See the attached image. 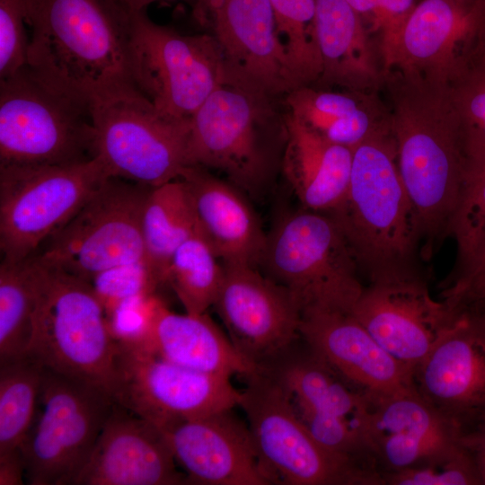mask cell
Listing matches in <instances>:
<instances>
[{
	"label": "cell",
	"instance_id": "cell-1",
	"mask_svg": "<svg viewBox=\"0 0 485 485\" xmlns=\"http://www.w3.org/2000/svg\"><path fill=\"white\" fill-rule=\"evenodd\" d=\"M382 93L398 170L419 224L421 257L429 260L451 235L467 180L462 127L448 84L389 70Z\"/></svg>",
	"mask_w": 485,
	"mask_h": 485
},
{
	"label": "cell",
	"instance_id": "cell-2",
	"mask_svg": "<svg viewBox=\"0 0 485 485\" xmlns=\"http://www.w3.org/2000/svg\"><path fill=\"white\" fill-rule=\"evenodd\" d=\"M24 1L27 66L43 83L88 106L134 85L130 13L110 0Z\"/></svg>",
	"mask_w": 485,
	"mask_h": 485
},
{
	"label": "cell",
	"instance_id": "cell-3",
	"mask_svg": "<svg viewBox=\"0 0 485 485\" xmlns=\"http://www.w3.org/2000/svg\"><path fill=\"white\" fill-rule=\"evenodd\" d=\"M329 215L367 279L419 268L420 232L392 134L370 138L353 150L346 196Z\"/></svg>",
	"mask_w": 485,
	"mask_h": 485
},
{
	"label": "cell",
	"instance_id": "cell-4",
	"mask_svg": "<svg viewBox=\"0 0 485 485\" xmlns=\"http://www.w3.org/2000/svg\"><path fill=\"white\" fill-rule=\"evenodd\" d=\"M31 258L36 301L26 356L46 369L97 384L111 394L119 344L91 283L39 255Z\"/></svg>",
	"mask_w": 485,
	"mask_h": 485
},
{
	"label": "cell",
	"instance_id": "cell-5",
	"mask_svg": "<svg viewBox=\"0 0 485 485\" xmlns=\"http://www.w3.org/2000/svg\"><path fill=\"white\" fill-rule=\"evenodd\" d=\"M243 379L239 407L269 484L384 485L378 471L322 446L299 418L291 393L265 368Z\"/></svg>",
	"mask_w": 485,
	"mask_h": 485
},
{
	"label": "cell",
	"instance_id": "cell-6",
	"mask_svg": "<svg viewBox=\"0 0 485 485\" xmlns=\"http://www.w3.org/2000/svg\"><path fill=\"white\" fill-rule=\"evenodd\" d=\"M308 311L350 312L362 293L357 262L336 221L301 207L266 236L260 266Z\"/></svg>",
	"mask_w": 485,
	"mask_h": 485
},
{
	"label": "cell",
	"instance_id": "cell-7",
	"mask_svg": "<svg viewBox=\"0 0 485 485\" xmlns=\"http://www.w3.org/2000/svg\"><path fill=\"white\" fill-rule=\"evenodd\" d=\"M89 110L94 157L110 177L154 188L189 166L190 119L162 114L134 85L93 101Z\"/></svg>",
	"mask_w": 485,
	"mask_h": 485
},
{
	"label": "cell",
	"instance_id": "cell-8",
	"mask_svg": "<svg viewBox=\"0 0 485 485\" xmlns=\"http://www.w3.org/2000/svg\"><path fill=\"white\" fill-rule=\"evenodd\" d=\"M110 178L98 157L70 164H0L3 260L32 256Z\"/></svg>",
	"mask_w": 485,
	"mask_h": 485
},
{
	"label": "cell",
	"instance_id": "cell-9",
	"mask_svg": "<svg viewBox=\"0 0 485 485\" xmlns=\"http://www.w3.org/2000/svg\"><path fill=\"white\" fill-rule=\"evenodd\" d=\"M94 157L89 106L28 66L0 80V164H70Z\"/></svg>",
	"mask_w": 485,
	"mask_h": 485
},
{
	"label": "cell",
	"instance_id": "cell-10",
	"mask_svg": "<svg viewBox=\"0 0 485 485\" xmlns=\"http://www.w3.org/2000/svg\"><path fill=\"white\" fill-rule=\"evenodd\" d=\"M40 402L21 451L30 485H73L115 401L103 387L44 368Z\"/></svg>",
	"mask_w": 485,
	"mask_h": 485
},
{
	"label": "cell",
	"instance_id": "cell-11",
	"mask_svg": "<svg viewBox=\"0 0 485 485\" xmlns=\"http://www.w3.org/2000/svg\"><path fill=\"white\" fill-rule=\"evenodd\" d=\"M129 58L135 87L163 115L190 119L226 81L223 59L208 33L185 35L129 14Z\"/></svg>",
	"mask_w": 485,
	"mask_h": 485
},
{
	"label": "cell",
	"instance_id": "cell-12",
	"mask_svg": "<svg viewBox=\"0 0 485 485\" xmlns=\"http://www.w3.org/2000/svg\"><path fill=\"white\" fill-rule=\"evenodd\" d=\"M150 189L110 177L39 257L87 281L110 268L145 260L142 212Z\"/></svg>",
	"mask_w": 485,
	"mask_h": 485
},
{
	"label": "cell",
	"instance_id": "cell-13",
	"mask_svg": "<svg viewBox=\"0 0 485 485\" xmlns=\"http://www.w3.org/2000/svg\"><path fill=\"white\" fill-rule=\"evenodd\" d=\"M118 344L111 395L160 429L239 407L242 391L231 377L179 366L139 344Z\"/></svg>",
	"mask_w": 485,
	"mask_h": 485
},
{
	"label": "cell",
	"instance_id": "cell-14",
	"mask_svg": "<svg viewBox=\"0 0 485 485\" xmlns=\"http://www.w3.org/2000/svg\"><path fill=\"white\" fill-rule=\"evenodd\" d=\"M269 100L230 82L218 85L190 119L189 166L218 170L241 190L256 192L267 173L260 128Z\"/></svg>",
	"mask_w": 485,
	"mask_h": 485
},
{
	"label": "cell",
	"instance_id": "cell-15",
	"mask_svg": "<svg viewBox=\"0 0 485 485\" xmlns=\"http://www.w3.org/2000/svg\"><path fill=\"white\" fill-rule=\"evenodd\" d=\"M195 14L216 42L225 82L269 99L300 87L269 0H197Z\"/></svg>",
	"mask_w": 485,
	"mask_h": 485
},
{
	"label": "cell",
	"instance_id": "cell-16",
	"mask_svg": "<svg viewBox=\"0 0 485 485\" xmlns=\"http://www.w3.org/2000/svg\"><path fill=\"white\" fill-rule=\"evenodd\" d=\"M350 313L412 373L456 318L420 268L369 278Z\"/></svg>",
	"mask_w": 485,
	"mask_h": 485
},
{
	"label": "cell",
	"instance_id": "cell-17",
	"mask_svg": "<svg viewBox=\"0 0 485 485\" xmlns=\"http://www.w3.org/2000/svg\"><path fill=\"white\" fill-rule=\"evenodd\" d=\"M223 266V280L213 307L236 349L261 366L300 339L301 307L288 290L258 268Z\"/></svg>",
	"mask_w": 485,
	"mask_h": 485
},
{
	"label": "cell",
	"instance_id": "cell-18",
	"mask_svg": "<svg viewBox=\"0 0 485 485\" xmlns=\"http://www.w3.org/2000/svg\"><path fill=\"white\" fill-rule=\"evenodd\" d=\"M416 392L463 435L485 424V316L456 318L414 368Z\"/></svg>",
	"mask_w": 485,
	"mask_h": 485
},
{
	"label": "cell",
	"instance_id": "cell-19",
	"mask_svg": "<svg viewBox=\"0 0 485 485\" xmlns=\"http://www.w3.org/2000/svg\"><path fill=\"white\" fill-rule=\"evenodd\" d=\"M484 13L478 0H421L384 61L385 73L448 84L463 71Z\"/></svg>",
	"mask_w": 485,
	"mask_h": 485
},
{
	"label": "cell",
	"instance_id": "cell-20",
	"mask_svg": "<svg viewBox=\"0 0 485 485\" xmlns=\"http://www.w3.org/2000/svg\"><path fill=\"white\" fill-rule=\"evenodd\" d=\"M299 334L313 352L366 395L414 389L411 370L382 347L350 312H305Z\"/></svg>",
	"mask_w": 485,
	"mask_h": 485
},
{
	"label": "cell",
	"instance_id": "cell-21",
	"mask_svg": "<svg viewBox=\"0 0 485 485\" xmlns=\"http://www.w3.org/2000/svg\"><path fill=\"white\" fill-rule=\"evenodd\" d=\"M162 429L124 407L113 409L73 485H181Z\"/></svg>",
	"mask_w": 485,
	"mask_h": 485
},
{
	"label": "cell",
	"instance_id": "cell-22",
	"mask_svg": "<svg viewBox=\"0 0 485 485\" xmlns=\"http://www.w3.org/2000/svg\"><path fill=\"white\" fill-rule=\"evenodd\" d=\"M234 409L162 429L187 484L269 485L248 424Z\"/></svg>",
	"mask_w": 485,
	"mask_h": 485
},
{
	"label": "cell",
	"instance_id": "cell-23",
	"mask_svg": "<svg viewBox=\"0 0 485 485\" xmlns=\"http://www.w3.org/2000/svg\"><path fill=\"white\" fill-rule=\"evenodd\" d=\"M366 396L370 443L383 477L408 468L463 438V432L415 389Z\"/></svg>",
	"mask_w": 485,
	"mask_h": 485
},
{
	"label": "cell",
	"instance_id": "cell-24",
	"mask_svg": "<svg viewBox=\"0 0 485 485\" xmlns=\"http://www.w3.org/2000/svg\"><path fill=\"white\" fill-rule=\"evenodd\" d=\"M179 179L190 196L199 234L222 263L258 268L267 234L242 190L196 165L185 167Z\"/></svg>",
	"mask_w": 485,
	"mask_h": 485
},
{
	"label": "cell",
	"instance_id": "cell-25",
	"mask_svg": "<svg viewBox=\"0 0 485 485\" xmlns=\"http://www.w3.org/2000/svg\"><path fill=\"white\" fill-rule=\"evenodd\" d=\"M320 87L382 93L385 72L376 40L346 0H315Z\"/></svg>",
	"mask_w": 485,
	"mask_h": 485
},
{
	"label": "cell",
	"instance_id": "cell-26",
	"mask_svg": "<svg viewBox=\"0 0 485 485\" xmlns=\"http://www.w3.org/2000/svg\"><path fill=\"white\" fill-rule=\"evenodd\" d=\"M138 344L167 361L207 374L243 378L260 367L236 349L207 313H177L160 298L147 335Z\"/></svg>",
	"mask_w": 485,
	"mask_h": 485
},
{
	"label": "cell",
	"instance_id": "cell-27",
	"mask_svg": "<svg viewBox=\"0 0 485 485\" xmlns=\"http://www.w3.org/2000/svg\"><path fill=\"white\" fill-rule=\"evenodd\" d=\"M283 171L303 208L331 213L346 196L353 150L319 136L287 114Z\"/></svg>",
	"mask_w": 485,
	"mask_h": 485
},
{
	"label": "cell",
	"instance_id": "cell-28",
	"mask_svg": "<svg viewBox=\"0 0 485 485\" xmlns=\"http://www.w3.org/2000/svg\"><path fill=\"white\" fill-rule=\"evenodd\" d=\"M300 86L287 94L288 114L337 145L354 150L365 141L392 134L382 93Z\"/></svg>",
	"mask_w": 485,
	"mask_h": 485
},
{
	"label": "cell",
	"instance_id": "cell-29",
	"mask_svg": "<svg viewBox=\"0 0 485 485\" xmlns=\"http://www.w3.org/2000/svg\"><path fill=\"white\" fill-rule=\"evenodd\" d=\"M261 367L288 390L296 406L321 414L369 421L366 394L346 382L301 338Z\"/></svg>",
	"mask_w": 485,
	"mask_h": 485
},
{
	"label": "cell",
	"instance_id": "cell-30",
	"mask_svg": "<svg viewBox=\"0 0 485 485\" xmlns=\"http://www.w3.org/2000/svg\"><path fill=\"white\" fill-rule=\"evenodd\" d=\"M198 233L191 198L181 179L149 190L142 212L145 260L159 285L165 283L174 251Z\"/></svg>",
	"mask_w": 485,
	"mask_h": 485
},
{
	"label": "cell",
	"instance_id": "cell-31",
	"mask_svg": "<svg viewBox=\"0 0 485 485\" xmlns=\"http://www.w3.org/2000/svg\"><path fill=\"white\" fill-rule=\"evenodd\" d=\"M36 291L31 256L0 265V364L26 356L32 335Z\"/></svg>",
	"mask_w": 485,
	"mask_h": 485
},
{
	"label": "cell",
	"instance_id": "cell-32",
	"mask_svg": "<svg viewBox=\"0 0 485 485\" xmlns=\"http://www.w3.org/2000/svg\"><path fill=\"white\" fill-rule=\"evenodd\" d=\"M44 367L31 357L0 364V456L21 448L37 414Z\"/></svg>",
	"mask_w": 485,
	"mask_h": 485
},
{
	"label": "cell",
	"instance_id": "cell-33",
	"mask_svg": "<svg viewBox=\"0 0 485 485\" xmlns=\"http://www.w3.org/2000/svg\"><path fill=\"white\" fill-rule=\"evenodd\" d=\"M198 233L174 251L165 276L186 313L200 314L213 306L218 294L224 266Z\"/></svg>",
	"mask_w": 485,
	"mask_h": 485
},
{
	"label": "cell",
	"instance_id": "cell-34",
	"mask_svg": "<svg viewBox=\"0 0 485 485\" xmlns=\"http://www.w3.org/2000/svg\"><path fill=\"white\" fill-rule=\"evenodd\" d=\"M278 36L300 86L316 84L322 61L315 26V0H269Z\"/></svg>",
	"mask_w": 485,
	"mask_h": 485
},
{
	"label": "cell",
	"instance_id": "cell-35",
	"mask_svg": "<svg viewBox=\"0 0 485 485\" xmlns=\"http://www.w3.org/2000/svg\"><path fill=\"white\" fill-rule=\"evenodd\" d=\"M450 236L456 242L457 261L447 283L469 274L485 251V159L468 167Z\"/></svg>",
	"mask_w": 485,
	"mask_h": 485
},
{
	"label": "cell",
	"instance_id": "cell-36",
	"mask_svg": "<svg viewBox=\"0 0 485 485\" xmlns=\"http://www.w3.org/2000/svg\"><path fill=\"white\" fill-rule=\"evenodd\" d=\"M384 485H481L472 452L460 442L403 470L386 473Z\"/></svg>",
	"mask_w": 485,
	"mask_h": 485
},
{
	"label": "cell",
	"instance_id": "cell-37",
	"mask_svg": "<svg viewBox=\"0 0 485 485\" xmlns=\"http://www.w3.org/2000/svg\"><path fill=\"white\" fill-rule=\"evenodd\" d=\"M468 157V166L485 159V79L463 71L448 84Z\"/></svg>",
	"mask_w": 485,
	"mask_h": 485
},
{
	"label": "cell",
	"instance_id": "cell-38",
	"mask_svg": "<svg viewBox=\"0 0 485 485\" xmlns=\"http://www.w3.org/2000/svg\"><path fill=\"white\" fill-rule=\"evenodd\" d=\"M89 282L105 314L129 298L155 294L160 286L145 260L110 268Z\"/></svg>",
	"mask_w": 485,
	"mask_h": 485
},
{
	"label": "cell",
	"instance_id": "cell-39",
	"mask_svg": "<svg viewBox=\"0 0 485 485\" xmlns=\"http://www.w3.org/2000/svg\"><path fill=\"white\" fill-rule=\"evenodd\" d=\"M25 1L0 0V80L28 64Z\"/></svg>",
	"mask_w": 485,
	"mask_h": 485
},
{
	"label": "cell",
	"instance_id": "cell-40",
	"mask_svg": "<svg viewBox=\"0 0 485 485\" xmlns=\"http://www.w3.org/2000/svg\"><path fill=\"white\" fill-rule=\"evenodd\" d=\"M159 297L143 295L119 304L106 314L108 325L118 342L142 343L149 331Z\"/></svg>",
	"mask_w": 485,
	"mask_h": 485
},
{
	"label": "cell",
	"instance_id": "cell-41",
	"mask_svg": "<svg viewBox=\"0 0 485 485\" xmlns=\"http://www.w3.org/2000/svg\"><path fill=\"white\" fill-rule=\"evenodd\" d=\"M417 4L416 0H376L369 31L377 42L383 66Z\"/></svg>",
	"mask_w": 485,
	"mask_h": 485
},
{
	"label": "cell",
	"instance_id": "cell-42",
	"mask_svg": "<svg viewBox=\"0 0 485 485\" xmlns=\"http://www.w3.org/2000/svg\"><path fill=\"white\" fill-rule=\"evenodd\" d=\"M441 297L457 310L469 308L485 297V251L467 276L443 287Z\"/></svg>",
	"mask_w": 485,
	"mask_h": 485
},
{
	"label": "cell",
	"instance_id": "cell-43",
	"mask_svg": "<svg viewBox=\"0 0 485 485\" xmlns=\"http://www.w3.org/2000/svg\"><path fill=\"white\" fill-rule=\"evenodd\" d=\"M463 71L471 72L485 79V13L472 40Z\"/></svg>",
	"mask_w": 485,
	"mask_h": 485
},
{
	"label": "cell",
	"instance_id": "cell-44",
	"mask_svg": "<svg viewBox=\"0 0 485 485\" xmlns=\"http://www.w3.org/2000/svg\"><path fill=\"white\" fill-rule=\"evenodd\" d=\"M25 463L21 448L0 456V485L24 484Z\"/></svg>",
	"mask_w": 485,
	"mask_h": 485
},
{
	"label": "cell",
	"instance_id": "cell-45",
	"mask_svg": "<svg viewBox=\"0 0 485 485\" xmlns=\"http://www.w3.org/2000/svg\"><path fill=\"white\" fill-rule=\"evenodd\" d=\"M463 442L475 456L485 458V424L463 435Z\"/></svg>",
	"mask_w": 485,
	"mask_h": 485
},
{
	"label": "cell",
	"instance_id": "cell-46",
	"mask_svg": "<svg viewBox=\"0 0 485 485\" xmlns=\"http://www.w3.org/2000/svg\"><path fill=\"white\" fill-rule=\"evenodd\" d=\"M358 13L369 31L376 0H346ZM370 32V31H369Z\"/></svg>",
	"mask_w": 485,
	"mask_h": 485
},
{
	"label": "cell",
	"instance_id": "cell-47",
	"mask_svg": "<svg viewBox=\"0 0 485 485\" xmlns=\"http://www.w3.org/2000/svg\"><path fill=\"white\" fill-rule=\"evenodd\" d=\"M128 13H132L139 11H145L146 8L161 1H177V0H110Z\"/></svg>",
	"mask_w": 485,
	"mask_h": 485
},
{
	"label": "cell",
	"instance_id": "cell-48",
	"mask_svg": "<svg viewBox=\"0 0 485 485\" xmlns=\"http://www.w3.org/2000/svg\"><path fill=\"white\" fill-rule=\"evenodd\" d=\"M463 311L472 312L485 316V297L477 304Z\"/></svg>",
	"mask_w": 485,
	"mask_h": 485
},
{
	"label": "cell",
	"instance_id": "cell-49",
	"mask_svg": "<svg viewBox=\"0 0 485 485\" xmlns=\"http://www.w3.org/2000/svg\"><path fill=\"white\" fill-rule=\"evenodd\" d=\"M474 457L477 463L481 485H485V458L475 456V455Z\"/></svg>",
	"mask_w": 485,
	"mask_h": 485
},
{
	"label": "cell",
	"instance_id": "cell-50",
	"mask_svg": "<svg viewBox=\"0 0 485 485\" xmlns=\"http://www.w3.org/2000/svg\"><path fill=\"white\" fill-rule=\"evenodd\" d=\"M478 1L481 2L485 6V0H478Z\"/></svg>",
	"mask_w": 485,
	"mask_h": 485
}]
</instances>
